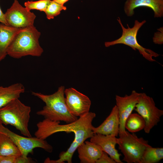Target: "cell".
<instances>
[{
    "instance_id": "cell-1",
    "label": "cell",
    "mask_w": 163,
    "mask_h": 163,
    "mask_svg": "<svg viewBox=\"0 0 163 163\" xmlns=\"http://www.w3.org/2000/svg\"><path fill=\"white\" fill-rule=\"evenodd\" d=\"M96 116L94 113L89 112L76 120L65 125L59 124L60 121L45 119L37 123V129L34 135L37 138L45 139L53 134L59 132L73 133L75 138L70 146L66 151L61 152L59 155L61 161L72 163L73 155L78 147L94 135V126L92 122Z\"/></svg>"
},
{
    "instance_id": "cell-2",
    "label": "cell",
    "mask_w": 163,
    "mask_h": 163,
    "mask_svg": "<svg viewBox=\"0 0 163 163\" xmlns=\"http://www.w3.org/2000/svg\"><path fill=\"white\" fill-rule=\"evenodd\" d=\"M65 90V87L61 86L56 91L50 95L32 91L33 95L40 99L46 104L42 110L37 112V114L43 116L45 119L54 121H63L67 123L76 120L78 117L72 115L66 106Z\"/></svg>"
},
{
    "instance_id": "cell-3",
    "label": "cell",
    "mask_w": 163,
    "mask_h": 163,
    "mask_svg": "<svg viewBox=\"0 0 163 163\" xmlns=\"http://www.w3.org/2000/svg\"><path fill=\"white\" fill-rule=\"evenodd\" d=\"M40 35L34 25L21 28L9 46L7 55L15 59L27 56H40L43 52L39 41Z\"/></svg>"
},
{
    "instance_id": "cell-4",
    "label": "cell",
    "mask_w": 163,
    "mask_h": 163,
    "mask_svg": "<svg viewBox=\"0 0 163 163\" xmlns=\"http://www.w3.org/2000/svg\"><path fill=\"white\" fill-rule=\"evenodd\" d=\"M31 107L19 98L12 100L0 108V123L14 127L23 135L31 137L28 129Z\"/></svg>"
},
{
    "instance_id": "cell-5",
    "label": "cell",
    "mask_w": 163,
    "mask_h": 163,
    "mask_svg": "<svg viewBox=\"0 0 163 163\" xmlns=\"http://www.w3.org/2000/svg\"><path fill=\"white\" fill-rule=\"evenodd\" d=\"M117 21L120 24L122 30L121 36L118 39L110 42H106L104 45L106 47L119 44H122L130 47L134 50H137L140 54L146 60L150 62L155 60L153 57H157L159 54L153 50L144 47L139 44L137 40L138 32L141 27L146 23L144 20L139 22L137 20L135 21L133 26L130 28L128 24L127 28H125L123 25L120 18L118 17Z\"/></svg>"
},
{
    "instance_id": "cell-6",
    "label": "cell",
    "mask_w": 163,
    "mask_h": 163,
    "mask_svg": "<svg viewBox=\"0 0 163 163\" xmlns=\"http://www.w3.org/2000/svg\"><path fill=\"white\" fill-rule=\"evenodd\" d=\"M148 141L139 137L134 133H126L117 138L118 148L124 156L123 161L127 163H140L146 148L150 146Z\"/></svg>"
},
{
    "instance_id": "cell-7",
    "label": "cell",
    "mask_w": 163,
    "mask_h": 163,
    "mask_svg": "<svg viewBox=\"0 0 163 163\" xmlns=\"http://www.w3.org/2000/svg\"><path fill=\"white\" fill-rule=\"evenodd\" d=\"M134 109L144 119L145 125L143 129L147 134L158 125L163 115V110L156 106L153 98L144 93H140Z\"/></svg>"
},
{
    "instance_id": "cell-8",
    "label": "cell",
    "mask_w": 163,
    "mask_h": 163,
    "mask_svg": "<svg viewBox=\"0 0 163 163\" xmlns=\"http://www.w3.org/2000/svg\"><path fill=\"white\" fill-rule=\"evenodd\" d=\"M0 133H3L9 137L19 149L23 157H27L29 153H33L34 149L36 148H41L49 153L53 151L52 146L45 139L36 137H25L20 136L1 123Z\"/></svg>"
},
{
    "instance_id": "cell-9",
    "label": "cell",
    "mask_w": 163,
    "mask_h": 163,
    "mask_svg": "<svg viewBox=\"0 0 163 163\" xmlns=\"http://www.w3.org/2000/svg\"><path fill=\"white\" fill-rule=\"evenodd\" d=\"M5 15L8 25L20 28L33 26L36 17L34 13L23 7L17 0H14Z\"/></svg>"
},
{
    "instance_id": "cell-10",
    "label": "cell",
    "mask_w": 163,
    "mask_h": 163,
    "mask_svg": "<svg viewBox=\"0 0 163 163\" xmlns=\"http://www.w3.org/2000/svg\"><path fill=\"white\" fill-rule=\"evenodd\" d=\"M65 94L66 106L72 115L80 117L89 112L91 101L88 96L72 88L65 89Z\"/></svg>"
},
{
    "instance_id": "cell-11",
    "label": "cell",
    "mask_w": 163,
    "mask_h": 163,
    "mask_svg": "<svg viewBox=\"0 0 163 163\" xmlns=\"http://www.w3.org/2000/svg\"><path fill=\"white\" fill-rule=\"evenodd\" d=\"M140 94L133 90L129 95L126 94L124 96L116 95V105L118 110L120 121L119 136L126 132L125 127L126 121L134 110Z\"/></svg>"
},
{
    "instance_id": "cell-12",
    "label": "cell",
    "mask_w": 163,
    "mask_h": 163,
    "mask_svg": "<svg viewBox=\"0 0 163 163\" xmlns=\"http://www.w3.org/2000/svg\"><path fill=\"white\" fill-rule=\"evenodd\" d=\"M117 140V137L113 135L97 133H94L90 138V141L99 145L103 151L107 153L116 163H123L120 158L121 154L116 148Z\"/></svg>"
},
{
    "instance_id": "cell-13",
    "label": "cell",
    "mask_w": 163,
    "mask_h": 163,
    "mask_svg": "<svg viewBox=\"0 0 163 163\" xmlns=\"http://www.w3.org/2000/svg\"><path fill=\"white\" fill-rule=\"evenodd\" d=\"M140 7L151 8L155 18L163 17V0H127L124 5V12L128 16L131 17L134 14V10Z\"/></svg>"
},
{
    "instance_id": "cell-14",
    "label": "cell",
    "mask_w": 163,
    "mask_h": 163,
    "mask_svg": "<svg viewBox=\"0 0 163 163\" xmlns=\"http://www.w3.org/2000/svg\"><path fill=\"white\" fill-rule=\"evenodd\" d=\"M120 124L117 108L115 105L104 122L99 126L93 128L94 133L112 135L117 137L119 134Z\"/></svg>"
},
{
    "instance_id": "cell-15",
    "label": "cell",
    "mask_w": 163,
    "mask_h": 163,
    "mask_svg": "<svg viewBox=\"0 0 163 163\" xmlns=\"http://www.w3.org/2000/svg\"><path fill=\"white\" fill-rule=\"evenodd\" d=\"M77 149L81 163H95L103 152L99 145L88 141H85Z\"/></svg>"
},
{
    "instance_id": "cell-16",
    "label": "cell",
    "mask_w": 163,
    "mask_h": 163,
    "mask_svg": "<svg viewBox=\"0 0 163 163\" xmlns=\"http://www.w3.org/2000/svg\"><path fill=\"white\" fill-rule=\"evenodd\" d=\"M21 29L0 23V62L7 55L9 46Z\"/></svg>"
},
{
    "instance_id": "cell-17",
    "label": "cell",
    "mask_w": 163,
    "mask_h": 163,
    "mask_svg": "<svg viewBox=\"0 0 163 163\" xmlns=\"http://www.w3.org/2000/svg\"><path fill=\"white\" fill-rule=\"evenodd\" d=\"M25 90L24 85L19 83L6 87L0 86V108L12 100L19 98Z\"/></svg>"
},
{
    "instance_id": "cell-18",
    "label": "cell",
    "mask_w": 163,
    "mask_h": 163,
    "mask_svg": "<svg viewBox=\"0 0 163 163\" xmlns=\"http://www.w3.org/2000/svg\"><path fill=\"white\" fill-rule=\"evenodd\" d=\"M19 149L6 134L0 133V156H21Z\"/></svg>"
},
{
    "instance_id": "cell-19",
    "label": "cell",
    "mask_w": 163,
    "mask_h": 163,
    "mask_svg": "<svg viewBox=\"0 0 163 163\" xmlns=\"http://www.w3.org/2000/svg\"><path fill=\"white\" fill-rule=\"evenodd\" d=\"M163 158V148H154L151 145L145 149L140 163H157Z\"/></svg>"
},
{
    "instance_id": "cell-20",
    "label": "cell",
    "mask_w": 163,
    "mask_h": 163,
    "mask_svg": "<svg viewBox=\"0 0 163 163\" xmlns=\"http://www.w3.org/2000/svg\"><path fill=\"white\" fill-rule=\"evenodd\" d=\"M145 125V121L138 113H131L126 119L125 127L129 132L135 133L144 129Z\"/></svg>"
},
{
    "instance_id": "cell-21",
    "label": "cell",
    "mask_w": 163,
    "mask_h": 163,
    "mask_svg": "<svg viewBox=\"0 0 163 163\" xmlns=\"http://www.w3.org/2000/svg\"><path fill=\"white\" fill-rule=\"evenodd\" d=\"M66 9V6L53 0L50 1L45 12L47 18L50 20L59 15L62 11Z\"/></svg>"
},
{
    "instance_id": "cell-22",
    "label": "cell",
    "mask_w": 163,
    "mask_h": 163,
    "mask_svg": "<svg viewBox=\"0 0 163 163\" xmlns=\"http://www.w3.org/2000/svg\"><path fill=\"white\" fill-rule=\"evenodd\" d=\"M51 0H39L36 1H28L25 2L24 5L26 9L30 11L37 10L45 12L47 6Z\"/></svg>"
},
{
    "instance_id": "cell-23",
    "label": "cell",
    "mask_w": 163,
    "mask_h": 163,
    "mask_svg": "<svg viewBox=\"0 0 163 163\" xmlns=\"http://www.w3.org/2000/svg\"><path fill=\"white\" fill-rule=\"evenodd\" d=\"M158 31L154 33L153 38V42L156 44L161 45L163 43V27L158 29Z\"/></svg>"
},
{
    "instance_id": "cell-24",
    "label": "cell",
    "mask_w": 163,
    "mask_h": 163,
    "mask_svg": "<svg viewBox=\"0 0 163 163\" xmlns=\"http://www.w3.org/2000/svg\"><path fill=\"white\" fill-rule=\"evenodd\" d=\"M95 163H116L115 161L104 152L96 161Z\"/></svg>"
},
{
    "instance_id": "cell-25",
    "label": "cell",
    "mask_w": 163,
    "mask_h": 163,
    "mask_svg": "<svg viewBox=\"0 0 163 163\" xmlns=\"http://www.w3.org/2000/svg\"><path fill=\"white\" fill-rule=\"evenodd\" d=\"M18 157L0 156V163H17Z\"/></svg>"
},
{
    "instance_id": "cell-26",
    "label": "cell",
    "mask_w": 163,
    "mask_h": 163,
    "mask_svg": "<svg viewBox=\"0 0 163 163\" xmlns=\"http://www.w3.org/2000/svg\"><path fill=\"white\" fill-rule=\"evenodd\" d=\"M0 22L6 25H8L5 17V14L2 12L0 7Z\"/></svg>"
},
{
    "instance_id": "cell-27",
    "label": "cell",
    "mask_w": 163,
    "mask_h": 163,
    "mask_svg": "<svg viewBox=\"0 0 163 163\" xmlns=\"http://www.w3.org/2000/svg\"><path fill=\"white\" fill-rule=\"evenodd\" d=\"M56 2L63 5L69 0H53Z\"/></svg>"
}]
</instances>
